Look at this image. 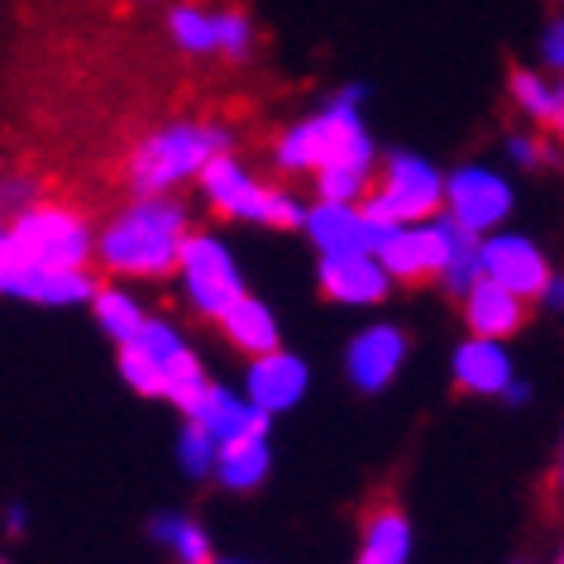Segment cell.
Here are the masks:
<instances>
[{
	"label": "cell",
	"instance_id": "cell-1",
	"mask_svg": "<svg viewBox=\"0 0 564 564\" xmlns=\"http://www.w3.org/2000/svg\"><path fill=\"white\" fill-rule=\"evenodd\" d=\"M96 225L67 202H24L0 220V297L30 306H87Z\"/></svg>",
	"mask_w": 564,
	"mask_h": 564
},
{
	"label": "cell",
	"instance_id": "cell-2",
	"mask_svg": "<svg viewBox=\"0 0 564 564\" xmlns=\"http://www.w3.org/2000/svg\"><path fill=\"white\" fill-rule=\"evenodd\" d=\"M364 87L335 91L316 116L292 120L273 139V167L282 177H312L321 202H364L378 167V144L364 124Z\"/></svg>",
	"mask_w": 564,
	"mask_h": 564
},
{
	"label": "cell",
	"instance_id": "cell-3",
	"mask_svg": "<svg viewBox=\"0 0 564 564\" xmlns=\"http://www.w3.org/2000/svg\"><path fill=\"white\" fill-rule=\"evenodd\" d=\"M187 235L192 216L177 196H134L96 230L91 263H101L116 282H159L173 278Z\"/></svg>",
	"mask_w": 564,
	"mask_h": 564
},
{
	"label": "cell",
	"instance_id": "cell-4",
	"mask_svg": "<svg viewBox=\"0 0 564 564\" xmlns=\"http://www.w3.org/2000/svg\"><path fill=\"white\" fill-rule=\"evenodd\" d=\"M116 369L124 378V388H134L139 398L173 402L177 412H187L196 402V392L210 383L202 355H196L192 340L177 330V321L153 316V312L134 340L116 345Z\"/></svg>",
	"mask_w": 564,
	"mask_h": 564
},
{
	"label": "cell",
	"instance_id": "cell-5",
	"mask_svg": "<svg viewBox=\"0 0 564 564\" xmlns=\"http://www.w3.org/2000/svg\"><path fill=\"white\" fill-rule=\"evenodd\" d=\"M225 149H235V134L220 120H167L134 144L124 159V182L134 196H173Z\"/></svg>",
	"mask_w": 564,
	"mask_h": 564
},
{
	"label": "cell",
	"instance_id": "cell-6",
	"mask_svg": "<svg viewBox=\"0 0 564 564\" xmlns=\"http://www.w3.org/2000/svg\"><path fill=\"white\" fill-rule=\"evenodd\" d=\"M202 202L216 210L220 220H245V225H268V230H302L306 202L292 187H273L259 173H249L235 159V149L216 153L202 173L192 177Z\"/></svg>",
	"mask_w": 564,
	"mask_h": 564
},
{
	"label": "cell",
	"instance_id": "cell-7",
	"mask_svg": "<svg viewBox=\"0 0 564 564\" xmlns=\"http://www.w3.org/2000/svg\"><path fill=\"white\" fill-rule=\"evenodd\" d=\"M441 192H445V173L431 159H421L412 149H392L378 153L364 206L388 225H416L441 210Z\"/></svg>",
	"mask_w": 564,
	"mask_h": 564
},
{
	"label": "cell",
	"instance_id": "cell-8",
	"mask_svg": "<svg viewBox=\"0 0 564 564\" xmlns=\"http://www.w3.org/2000/svg\"><path fill=\"white\" fill-rule=\"evenodd\" d=\"M173 278L182 282L187 306L196 316H206V321H216L235 297H245L249 292L245 288V268H239L235 249L225 245L216 230H192L187 239H182Z\"/></svg>",
	"mask_w": 564,
	"mask_h": 564
},
{
	"label": "cell",
	"instance_id": "cell-9",
	"mask_svg": "<svg viewBox=\"0 0 564 564\" xmlns=\"http://www.w3.org/2000/svg\"><path fill=\"white\" fill-rule=\"evenodd\" d=\"M167 39L192 53V58H225V63H249L259 48V30L245 10H206V6H182L167 10Z\"/></svg>",
	"mask_w": 564,
	"mask_h": 564
},
{
	"label": "cell",
	"instance_id": "cell-10",
	"mask_svg": "<svg viewBox=\"0 0 564 564\" xmlns=\"http://www.w3.org/2000/svg\"><path fill=\"white\" fill-rule=\"evenodd\" d=\"M441 210L455 225H464L469 235H492L512 220L517 210V187L507 182L498 167L488 163H464L455 173H445Z\"/></svg>",
	"mask_w": 564,
	"mask_h": 564
},
{
	"label": "cell",
	"instance_id": "cell-11",
	"mask_svg": "<svg viewBox=\"0 0 564 564\" xmlns=\"http://www.w3.org/2000/svg\"><path fill=\"white\" fill-rule=\"evenodd\" d=\"M550 273H555V263L545 259V249L535 245L531 235H517V230L478 235V278H488V282H498V288L517 292L521 302L541 297Z\"/></svg>",
	"mask_w": 564,
	"mask_h": 564
},
{
	"label": "cell",
	"instance_id": "cell-12",
	"mask_svg": "<svg viewBox=\"0 0 564 564\" xmlns=\"http://www.w3.org/2000/svg\"><path fill=\"white\" fill-rule=\"evenodd\" d=\"M302 230L316 253H373L392 225L378 220L364 202H321L316 196L302 216Z\"/></svg>",
	"mask_w": 564,
	"mask_h": 564
},
{
	"label": "cell",
	"instance_id": "cell-13",
	"mask_svg": "<svg viewBox=\"0 0 564 564\" xmlns=\"http://www.w3.org/2000/svg\"><path fill=\"white\" fill-rule=\"evenodd\" d=\"M249 398L253 412H263L268 421L292 412V406H302V398L312 392V364L302 355H292V349H263V355L249 359L245 369V388H239Z\"/></svg>",
	"mask_w": 564,
	"mask_h": 564
},
{
	"label": "cell",
	"instance_id": "cell-14",
	"mask_svg": "<svg viewBox=\"0 0 564 564\" xmlns=\"http://www.w3.org/2000/svg\"><path fill=\"white\" fill-rule=\"evenodd\" d=\"M406 349H412V340H406V330L392 326V321H373V326H364L345 349L349 388L369 392V398L373 392H388L392 383H398V373L406 369Z\"/></svg>",
	"mask_w": 564,
	"mask_h": 564
},
{
	"label": "cell",
	"instance_id": "cell-15",
	"mask_svg": "<svg viewBox=\"0 0 564 564\" xmlns=\"http://www.w3.org/2000/svg\"><path fill=\"white\" fill-rule=\"evenodd\" d=\"M316 288L321 297L335 306H355V312H369V306H383L388 292L398 288L383 263L373 253H321L316 263Z\"/></svg>",
	"mask_w": 564,
	"mask_h": 564
},
{
	"label": "cell",
	"instance_id": "cell-16",
	"mask_svg": "<svg viewBox=\"0 0 564 564\" xmlns=\"http://www.w3.org/2000/svg\"><path fill=\"white\" fill-rule=\"evenodd\" d=\"M373 259L383 263V273L392 282H435L441 273V235H435V220H416V225H392L383 235V245L373 249Z\"/></svg>",
	"mask_w": 564,
	"mask_h": 564
},
{
	"label": "cell",
	"instance_id": "cell-17",
	"mask_svg": "<svg viewBox=\"0 0 564 564\" xmlns=\"http://www.w3.org/2000/svg\"><path fill=\"white\" fill-rule=\"evenodd\" d=\"M459 312H464L469 335H484V340H512V335L527 330L531 302H521L517 292H507L488 278H474L469 288L459 292Z\"/></svg>",
	"mask_w": 564,
	"mask_h": 564
},
{
	"label": "cell",
	"instance_id": "cell-18",
	"mask_svg": "<svg viewBox=\"0 0 564 564\" xmlns=\"http://www.w3.org/2000/svg\"><path fill=\"white\" fill-rule=\"evenodd\" d=\"M449 378H455L459 392L469 398H502V388L517 378V359L507 340H484V335H469V340L455 345L449 355Z\"/></svg>",
	"mask_w": 564,
	"mask_h": 564
},
{
	"label": "cell",
	"instance_id": "cell-19",
	"mask_svg": "<svg viewBox=\"0 0 564 564\" xmlns=\"http://www.w3.org/2000/svg\"><path fill=\"white\" fill-rule=\"evenodd\" d=\"M182 416H187L192 426H202L216 445L239 441V435H259V431L273 426V421H268L263 412H253L245 392H235V388H225V383H206L202 392H196V402H192Z\"/></svg>",
	"mask_w": 564,
	"mask_h": 564
},
{
	"label": "cell",
	"instance_id": "cell-20",
	"mask_svg": "<svg viewBox=\"0 0 564 564\" xmlns=\"http://www.w3.org/2000/svg\"><path fill=\"white\" fill-rule=\"evenodd\" d=\"M412 521L392 498H378L359 527V560L355 564H412Z\"/></svg>",
	"mask_w": 564,
	"mask_h": 564
},
{
	"label": "cell",
	"instance_id": "cell-21",
	"mask_svg": "<svg viewBox=\"0 0 564 564\" xmlns=\"http://www.w3.org/2000/svg\"><path fill=\"white\" fill-rule=\"evenodd\" d=\"M268 474H273V441H268V431L225 441L216 449V469H210V478L225 492H259L268 484Z\"/></svg>",
	"mask_w": 564,
	"mask_h": 564
},
{
	"label": "cell",
	"instance_id": "cell-22",
	"mask_svg": "<svg viewBox=\"0 0 564 564\" xmlns=\"http://www.w3.org/2000/svg\"><path fill=\"white\" fill-rule=\"evenodd\" d=\"M216 326L225 335V345L239 349V355H263V349H278L282 345V326L273 316V306L259 302L253 292H245V297H235L225 312L216 316Z\"/></svg>",
	"mask_w": 564,
	"mask_h": 564
},
{
	"label": "cell",
	"instance_id": "cell-23",
	"mask_svg": "<svg viewBox=\"0 0 564 564\" xmlns=\"http://www.w3.org/2000/svg\"><path fill=\"white\" fill-rule=\"evenodd\" d=\"M507 96H512V106L535 124V130H560L564 124V91H560L555 73L517 67L512 82H507Z\"/></svg>",
	"mask_w": 564,
	"mask_h": 564
},
{
	"label": "cell",
	"instance_id": "cell-24",
	"mask_svg": "<svg viewBox=\"0 0 564 564\" xmlns=\"http://www.w3.org/2000/svg\"><path fill=\"white\" fill-rule=\"evenodd\" d=\"M431 220H435V235H441V273H435V282H441L449 297H459L478 278V235L455 225L445 210H435Z\"/></svg>",
	"mask_w": 564,
	"mask_h": 564
},
{
	"label": "cell",
	"instance_id": "cell-25",
	"mask_svg": "<svg viewBox=\"0 0 564 564\" xmlns=\"http://www.w3.org/2000/svg\"><path fill=\"white\" fill-rule=\"evenodd\" d=\"M91 316H96V326H101L106 340H134L139 330H144V321H149V306L134 297L124 282H96V292H91Z\"/></svg>",
	"mask_w": 564,
	"mask_h": 564
},
{
	"label": "cell",
	"instance_id": "cell-26",
	"mask_svg": "<svg viewBox=\"0 0 564 564\" xmlns=\"http://www.w3.org/2000/svg\"><path fill=\"white\" fill-rule=\"evenodd\" d=\"M149 535L167 550V555H173V564H206L210 555H216L206 527L196 517H187V512H159L149 521Z\"/></svg>",
	"mask_w": 564,
	"mask_h": 564
},
{
	"label": "cell",
	"instance_id": "cell-27",
	"mask_svg": "<svg viewBox=\"0 0 564 564\" xmlns=\"http://www.w3.org/2000/svg\"><path fill=\"white\" fill-rule=\"evenodd\" d=\"M216 441L202 431V426H182V435H177V464H182V474L187 478H210V469H216Z\"/></svg>",
	"mask_w": 564,
	"mask_h": 564
},
{
	"label": "cell",
	"instance_id": "cell-28",
	"mask_svg": "<svg viewBox=\"0 0 564 564\" xmlns=\"http://www.w3.org/2000/svg\"><path fill=\"white\" fill-rule=\"evenodd\" d=\"M507 159H512L521 173H541L545 163H555V144L541 139V130H535V134H512V139H507Z\"/></svg>",
	"mask_w": 564,
	"mask_h": 564
},
{
	"label": "cell",
	"instance_id": "cell-29",
	"mask_svg": "<svg viewBox=\"0 0 564 564\" xmlns=\"http://www.w3.org/2000/svg\"><path fill=\"white\" fill-rule=\"evenodd\" d=\"M535 53H541V73H560L564 67V24L550 20L541 39H535Z\"/></svg>",
	"mask_w": 564,
	"mask_h": 564
},
{
	"label": "cell",
	"instance_id": "cell-30",
	"mask_svg": "<svg viewBox=\"0 0 564 564\" xmlns=\"http://www.w3.org/2000/svg\"><path fill=\"white\" fill-rule=\"evenodd\" d=\"M30 182H0V220H6V216H15V210L24 206V202H30Z\"/></svg>",
	"mask_w": 564,
	"mask_h": 564
},
{
	"label": "cell",
	"instance_id": "cell-31",
	"mask_svg": "<svg viewBox=\"0 0 564 564\" xmlns=\"http://www.w3.org/2000/svg\"><path fill=\"white\" fill-rule=\"evenodd\" d=\"M502 402L507 406H527L531 402V383H527V378H512V383L502 388Z\"/></svg>",
	"mask_w": 564,
	"mask_h": 564
},
{
	"label": "cell",
	"instance_id": "cell-32",
	"mask_svg": "<svg viewBox=\"0 0 564 564\" xmlns=\"http://www.w3.org/2000/svg\"><path fill=\"white\" fill-rule=\"evenodd\" d=\"M0 521H6V531H10V535H24V527H30V512H24V502H10Z\"/></svg>",
	"mask_w": 564,
	"mask_h": 564
},
{
	"label": "cell",
	"instance_id": "cell-33",
	"mask_svg": "<svg viewBox=\"0 0 564 564\" xmlns=\"http://www.w3.org/2000/svg\"><path fill=\"white\" fill-rule=\"evenodd\" d=\"M206 564H253V560H220V555H210Z\"/></svg>",
	"mask_w": 564,
	"mask_h": 564
},
{
	"label": "cell",
	"instance_id": "cell-34",
	"mask_svg": "<svg viewBox=\"0 0 564 564\" xmlns=\"http://www.w3.org/2000/svg\"><path fill=\"white\" fill-rule=\"evenodd\" d=\"M0 564H10V560H6V555H0Z\"/></svg>",
	"mask_w": 564,
	"mask_h": 564
}]
</instances>
